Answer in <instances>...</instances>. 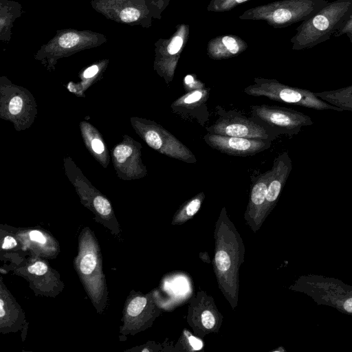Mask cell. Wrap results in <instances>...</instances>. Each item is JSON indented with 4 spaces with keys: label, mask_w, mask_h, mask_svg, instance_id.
<instances>
[{
    "label": "cell",
    "mask_w": 352,
    "mask_h": 352,
    "mask_svg": "<svg viewBox=\"0 0 352 352\" xmlns=\"http://www.w3.org/2000/svg\"><path fill=\"white\" fill-rule=\"evenodd\" d=\"M189 342L194 349L199 350L202 347V342L201 340L190 335Z\"/></svg>",
    "instance_id": "obj_32"
},
{
    "label": "cell",
    "mask_w": 352,
    "mask_h": 352,
    "mask_svg": "<svg viewBox=\"0 0 352 352\" xmlns=\"http://www.w3.org/2000/svg\"><path fill=\"white\" fill-rule=\"evenodd\" d=\"M351 14L352 0L328 2L296 28L290 40L292 49H309L329 40Z\"/></svg>",
    "instance_id": "obj_2"
},
{
    "label": "cell",
    "mask_w": 352,
    "mask_h": 352,
    "mask_svg": "<svg viewBox=\"0 0 352 352\" xmlns=\"http://www.w3.org/2000/svg\"><path fill=\"white\" fill-rule=\"evenodd\" d=\"M10 270L25 278L37 296L55 298L64 289L60 274L52 268L45 258L30 253L13 265Z\"/></svg>",
    "instance_id": "obj_10"
},
{
    "label": "cell",
    "mask_w": 352,
    "mask_h": 352,
    "mask_svg": "<svg viewBox=\"0 0 352 352\" xmlns=\"http://www.w3.org/2000/svg\"><path fill=\"white\" fill-rule=\"evenodd\" d=\"M202 195L203 194L200 193L187 203L185 208H184L186 215L192 216L197 212L201 205Z\"/></svg>",
    "instance_id": "obj_29"
},
{
    "label": "cell",
    "mask_w": 352,
    "mask_h": 352,
    "mask_svg": "<svg viewBox=\"0 0 352 352\" xmlns=\"http://www.w3.org/2000/svg\"><path fill=\"white\" fill-rule=\"evenodd\" d=\"M253 84L248 86L243 92L249 96L266 97L272 100L292 104L318 111L333 110L343 111L316 96L308 89L293 87L276 79L254 78Z\"/></svg>",
    "instance_id": "obj_7"
},
{
    "label": "cell",
    "mask_w": 352,
    "mask_h": 352,
    "mask_svg": "<svg viewBox=\"0 0 352 352\" xmlns=\"http://www.w3.org/2000/svg\"><path fill=\"white\" fill-rule=\"evenodd\" d=\"M248 0H210L207 10L210 12L229 11Z\"/></svg>",
    "instance_id": "obj_26"
},
{
    "label": "cell",
    "mask_w": 352,
    "mask_h": 352,
    "mask_svg": "<svg viewBox=\"0 0 352 352\" xmlns=\"http://www.w3.org/2000/svg\"><path fill=\"white\" fill-rule=\"evenodd\" d=\"M80 129L88 151L104 168H107L109 162V155L100 132L85 121L80 123Z\"/></svg>",
    "instance_id": "obj_21"
},
{
    "label": "cell",
    "mask_w": 352,
    "mask_h": 352,
    "mask_svg": "<svg viewBox=\"0 0 352 352\" xmlns=\"http://www.w3.org/2000/svg\"><path fill=\"white\" fill-rule=\"evenodd\" d=\"M315 95L343 111L352 112V85L336 90L314 92Z\"/></svg>",
    "instance_id": "obj_24"
},
{
    "label": "cell",
    "mask_w": 352,
    "mask_h": 352,
    "mask_svg": "<svg viewBox=\"0 0 352 352\" xmlns=\"http://www.w3.org/2000/svg\"><path fill=\"white\" fill-rule=\"evenodd\" d=\"M204 142L211 148L228 155L248 157L268 149L272 141L240 137L227 136L207 133Z\"/></svg>",
    "instance_id": "obj_15"
},
{
    "label": "cell",
    "mask_w": 352,
    "mask_h": 352,
    "mask_svg": "<svg viewBox=\"0 0 352 352\" xmlns=\"http://www.w3.org/2000/svg\"><path fill=\"white\" fill-rule=\"evenodd\" d=\"M201 322L206 329H210L215 324V319L210 311H205L201 315Z\"/></svg>",
    "instance_id": "obj_31"
},
{
    "label": "cell",
    "mask_w": 352,
    "mask_h": 352,
    "mask_svg": "<svg viewBox=\"0 0 352 352\" xmlns=\"http://www.w3.org/2000/svg\"><path fill=\"white\" fill-rule=\"evenodd\" d=\"M10 228L26 252L45 259H54L60 252L58 241L45 230L40 228Z\"/></svg>",
    "instance_id": "obj_16"
},
{
    "label": "cell",
    "mask_w": 352,
    "mask_h": 352,
    "mask_svg": "<svg viewBox=\"0 0 352 352\" xmlns=\"http://www.w3.org/2000/svg\"><path fill=\"white\" fill-rule=\"evenodd\" d=\"M247 48V43L241 37L226 34L210 39L208 43L206 50L210 58L220 60L236 56Z\"/></svg>",
    "instance_id": "obj_20"
},
{
    "label": "cell",
    "mask_w": 352,
    "mask_h": 352,
    "mask_svg": "<svg viewBox=\"0 0 352 352\" xmlns=\"http://www.w3.org/2000/svg\"><path fill=\"white\" fill-rule=\"evenodd\" d=\"M22 5L13 0H0V40L8 43L15 20L23 14Z\"/></svg>",
    "instance_id": "obj_22"
},
{
    "label": "cell",
    "mask_w": 352,
    "mask_h": 352,
    "mask_svg": "<svg viewBox=\"0 0 352 352\" xmlns=\"http://www.w3.org/2000/svg\"><path fill=\"white\" fill-rule=\"evenodd\" d=\"M215 110L217 116L215 122L206 128L209 133L271 141L277 138L272 132L240 112L227 111L219 105L216 106Z\"/></svg>",
    "instance_id": "obj_12"
},
{
    "label": "cell",
    "mask_w": 352,
    "mask_h": 352,
    "mask_svg": "<svg viewBox=\"0 0 352 352\" xmlns=\"http://www.w3.org/2000/svg\"><path fill=\"white\" fill-rule=\"evenodd\" d=\"M344 308L349 313H352V298L349 299L344 304Z\"/></svg>",
    "instance_id": "obj_33"
},
{
    "label": "cell",
    "mask_w": 352,
    "mask_h": 352,
    "mask_svg": "<svg viewBox=\"0 0 352 352\" xmlns=\"http://www.w3.org/2000/svg\"><path fill=\"white\" fill-rule=\"evenodd\" d=\"M216 265L221 272L227 271L230 267V258L228 254L223 250H219L215 255Z\"/></svg>",
    "instance_id": "obj_28"
},
{
    "label": "cell",
    "mask_w": 352,
    "mask_h": 352,
    "mask_svg": "<svg viewBox=\"0 0 352 352\" xmlns=\"http://www.w3.org/2000/svg\"><path fill=\"white\" fill-rule=\"evenodd\" d=\"M250 118L277 138L297 135L302 127L314 124L309 116L300 111L267 104L252 105Z\"/></svg>",
    "instance_id": "obj_11"
},
{
    "label": "cell",
    "mask_w": 352,
    "mask_h": 352,
    "mask_svg": "<svg viewBox=\"0 0 352 352\" xmlns=\"http://www.w3.org/2000/svg\"><path fill=\"white\" fill-rule=\"evenodd\" d=\"M142 145L127 135L115 145L111 158L117 175L123 180H133L144 177L146 167L141 158Z\"/></svg>",
    "instance_id": "obj_14"
},
{
    "label": "cell",
    "mask_w": 352,
    "mask_h": 352,
    "mask_svg": "<svg viewBox=\"0 0 352 352\" xmlns=\"http://www.w3.org/2000/svg\"><path fill=\"white\" fill-rule=\"evenodd\" d=\"M107 41L104 34L89 30H58L47 43L41 46L34 57L47 70L54 71L58 60L80 51L99 47Z\"/></svg>",
    "instance_id": "obj_3"
},
{
    "label": "cell",
    "mask_w": 352,
    "mask_h": 352,
    "mask_svg": "<svg viewBox=\"0 0 352 352\" xmlns=\"http://www.w3.org/2000/svg\"><path fill=\"white\" fill-rule=\"evenodd\" d=\"M1 118L12 122L16 130L29 128L37 113L35 100L23 87L16 85L6 77L0 79Z\"/></svg>",
    "instance_id": "obj_9"
},
{
    "label": "cell",
    "mask_w": 352,
    "mask_h": 352,
    "mask_svg": "<svg viewBox=\"0 0 352 352\" xmlns=\"http://www.w3.org/2000/svg\"><path fill=\"white\" fill-rule=\"evenodd\" d=\"M346 34L352 43V14L341 28L334 34L333 36L338 37Z\"/></svg>",
    "instance_id": "obj_30"
},
{
    "label": "cell",
    "mask_w": 352,
    "mask_h": 352,
    "mask_svg": "<svg viewBox=\"0 0 352 352\" xmlns=\"http://www.w3.org/2000/svg\"><path fill=\"white\" fill-rule=\"evenodd\" d=\"M170 0H91L92 8L114 22L148 28L160 19Z\"/></svg>",
    "instance_id": "obj_4"
},
{
    "label": "cell",
    "mask_w": 352,
    "mask_h": 352,
    "mask_svg": "<svg viewBox=\"0 0 352 352\" xmlns=\"http://www.w3.org/2000/svg\"><path fill=\"white\" fill-rule=\"evenodd\" d=\"M25 324L23 309L8 289L1 277L0 280V333L6 334L21 331Z\"/></svg>",
    "instance_id": "obj_18"
},
{
    "label": "cell",
    "mask_w": 352,
    "mask_h": 352,
    "mask_svg": "<svg viewBox=\"0 0 352 352\" xmlns=\"http://www.w3.org/2000/svg\"><path fill=\"white\" fill-rule=\"evenodd\" d=\"M78 243L74 267L97 313L101 314L106 307L109 292L100 245L89 227L81 230Z\"/></svg>",
    "instance_id": "obj_1"
},
{
    "label": "cell",
    "mask_w": 352,
    "mask_h": 352,
    "mask_svg": "<svg viewBox=\"0 0 352 352\" xmlns=\"http://www.w3.org/2000/svg\"><path fill=\"white\" fill-rule=\"evenodd\" d=\"M131 123L136 133L157 152L186 163L197 162L192 152L158 123L138 117L131 118Z\"/></svg>",
    "instance_id": "obj_8"
},
{
    "label": "cell",
    "mask_w": 352,
    "mask_h": 352,
    "mask_svg": "<svg viewBox=\"0 0 352 352\" xmlns=\"http://www.w3.org/2000/svg\"><path fill=\"white\" fill-rule=\"evenodd\" d=\"M204 87H206L205 85L195 75L188 74L184 78V88L186 93Z\"/></svg>",
    "instance_id": "obj_27"
},
{
    "label": "cell",
    "mask_w": 352,
    "mask_h": 352,
    "mask_svg": "<svg viewBox=\"0 0 352 352\" xmlns=\"http://www.w3.org/2000/svg\"><path fill=\"white\" fill-rule=\"evenodd\" d=\"M190 35V27L180 23L173 34L167 38H160L155 43L153 69L167 85L173 80L181 54Z\"/></svg>",
    "instance_id": "obj_13"
},
{
    "label": "cell",
    "mask_w": 352,
    "mask_h": 352,
    "mask_svg": "<svg viewBox=\"0 0 352 352\" xmlns=\"http://www.w3.org/2000/svg\"><path fill=\"white\" fill-rule=\"evenodd\" d=\"M148 305L146 296L131 291L127 296L122 311L120 333L123 336L135 335L141 329L142 316Z\"/></svg>",
    "instance_id": "obj_19"
},
{
    "label": "cell",
    "mask_w": 352,
    "mask_h": 352,
    "mask_svg": "<svg viewBox=\"0 0 352 352\" xmlns=\"http://www.w3.org/2000/svg\"><path fill=\"white\" fill-rule=\"evenodd\" d=\"M109 62V59H102L87 67L79 74L80 81L77 84L70 82L67 88L70 92L74 93L76 96H84L82 92L100 79L106 70Z\"/></svg>",
    "instance_id": "obj_23"
},
{
    "label": "cell",
    "mask_w": 352,
    "mask_h": 352,
    "mask_svg": "<svg viewBox=\"0 0 352 352\" xmlns=\"http://www.w3.org/2000/svg\"><path fill=\"white\" fill-rule=\"evenodd\" d=\"M64 166L82 204L94 214L96 221L119 236L121 229L110 201L89 182L69 157L64 159Z\"/></svg>",
    "instance_id": "obj_6"
},
{
    "label": "cell",
    "mask_w": 352,
    "mask_h": 352,
    "mask_svg": "<svg viewBox=\"0 0 352 352\" xmlns=\"http://www.w3.org/2000/svg\"><path fill=\"white\" fill-rule=\"evenodd\" d=\"M328 2L327 0H279L250 8L239 18L263 21L274 28H283L305 21Z\"/></svg>",
    "instance_id": "obj_5"
},
{
    "label": "cell",
    "mask_w": 352,
    "mask_h": 352,
    "mask_svg": "<svg viewBox=\"0 0 352 352\" xmlns=\"http://www.w3.org/2000/svg\"><path fill=\"white\" fill-rule=\"evenodd\" d=\"M1 252L12 250L13 252L25 251L17 236L10 227L1 225Z\"/></svg>",
    "instance_id": "obj_25"
},
{
    "label": "cell",
    "mask_w": 352,
    "mask_h": 352,
    "mask_svg": "<svg viewBox=\"0 0 352 352\" xmlns=\"http://www.w3.org/2000/svg\"><path fill=\"white\" fill-rule=\"evenodd\" d=\"M209 94L210 89L206 87L186 92L172 102L170 109L183 119L194 120L204 126L209 120Z\"/></svg>",
    "instance_id": "obj_17"
}]
</instances>
